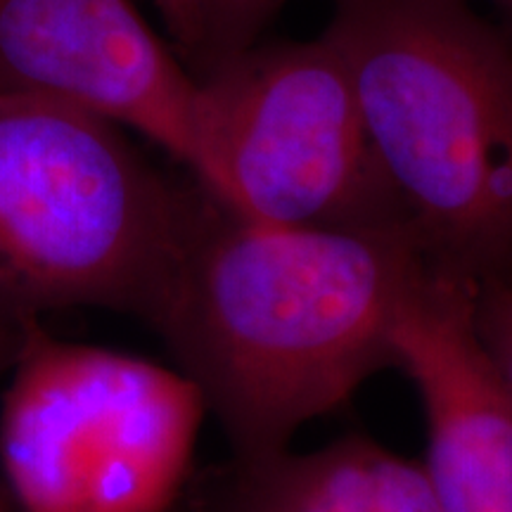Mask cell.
Here are the masks:
<instances>
[{
  "label": "cell",
  "mask_w": 512,
  "mask_h": 512,
  "mask_svg": "<svg viewBox=\"0 0 512 512\" xmlns=\"http://www.w3.org/2000/svg\"><path fill=\"white\" fill-rule=\"evenodd\" d=\"M19 335H22V328H0V382L10 373L12 361H15Z\"/></svg>",
  "instance_id": "cell-12"
},
{
  "label": "cell",
  "mask_w": 512,
  "mask_h": 512,
  "mask_svg": "<svg viewBox=\"0 0 512 512\" xmlns=\"http://www.w3.org/2000/svg\"><path fill=\"white\" fill-rule=\"evenodd\" d=\"M477 280L430 264L392 328L396 368L427 418V460L439 512H512V392L475 325Z\"/></svg>",
  "instance_id": "cell-7"
},
{
  "label": "cell",
  "mask_w": 512,
  "mask_h": 512,
  "mask_svg": "<svg viewBox=\"0 0 512 512\" xmlns=\"http://www.w3.org/2000/svg\"><path fill=\"white\" fill-rule=\"evenodd\" d=\"M475 325L486 354L512 392V283L505 275L477 280Z\"/></svg>",
  "instance_id": "cell-10"
},
{
  "label": "cell",
  "mask_w": 512,
  "mask_h": 512,
  "mask_svg": "<svg viewBox=\"0 0 512 512\" xmlns=\"http://www.w3.org/2000/svg\"><path fill=\"white\" fill-rule=\"evenodd\" d=\"M491 3L498 5L503 12H508V15L512 17V0H491Z\"/></svg>",
  "instance_id": "cell-13"
},
{
  "label": "cell",
  "mask_w": 512,
  "mask_h": 512,
  "mask_svg": "<svg viewBox=\"0 0 512 512\" xmlns=\"http://www.w3.org/2000/svg\"><path fill=\"white\" fill-rule=\"evenodd\" d=\"M0 512H8V505H5V501H3V496H0Z\"/></svg>",
  "instance_id": "cell-14"
},
{
  "label": "cell",
  "mask_w": 512,
  "mask_h": 512,
  "mask_svg": "<svg viewBox=\"0 0 512 512\" xmlns=\"http://www.w3.org/2000/svg\"><path fill=\"white\" fill-rule=\"evenodd\" d=\"M335 43L370 145L425 256L512 266V48L467 0H335ZM508 278V275H505Z\"/></svg>",
  "instance_id": "cell-2"
},
{
  "label": "cell",
  "mask_w": 512,
  "mask_h": 512,
  "mask_svg": "<svg viewBox=\"0 0 512 512\" xmlns=\"http://www.w3.org/2000/svg\"><path fill=\"white\" fill-rule=\"evenodd\" d=\"M0 95L91 112L190 174L197 76L133 0H0Z\"/></svg>",
  "instance_id": "cell-6"
},
{
  "label": "cell",
  "mask_w": 512,
  "mask_h": 512,
  "mask_svg": "<svg viewBox=\"0 0 512 512\" xmlns=\"http://www.w3.org/2000/svg\"><path fill=\"white\" fill-rule=\"evenodd\" d=\"M185 64L200 41V0H150Z\"/></svg>",
  "instance_id": "cell-11"
},
{
  "label": "cell",
  "mask_w": 512,
  "mask_h": 512,
  "mask_svg": "<svg viewBox=\"0 0 512 512\" xmlns=\"http://www.w3.org/2000/svg\"><path fill=\"white\" fill-rule=\"evenodd\" d=\"M195 76L190 176L223 207L273 226L411 230L328 36L254 43Z\"/></svg>",
  "instance_id": "cell-4"
},
{
  "label": "cell",
  "mask_w": 512,
  "mask_h": 512,
  "mask_svg": "<svg viewBox=\"0 0 512 512\" xmlns=\"http://www.w3.org/2000/svg\"><path fill=\"white\" fill-rule=\"evenodd\" d=\"M285 5L287 0H200V41L188 60L192 74L259 43Z\"/></svg>",
  "instance_id": "cell-9"
},
{
  "label": "cell",
  "mask_w": 512,
  "mask_h": 512,
  "mask_svg": "<svg viewBox=\"0 0 512 512\" xmlns=\"http://www.w3.org/2000/svg\"><path fill=\"white\" fill-rule=\"evenodd\" d=\"M195 197L112 121L0 95V328L64 309L150 323Z\"/></svg>",
  "instance_id": "cell-3"
},
{
  "label": "cell",
  "mask_w": 512,
  "mask_h": 512,
  "mask_svg": "<svg viewBox=\"0 0 512 512\" xmlns=\"http://www.w3.org/2000/svg\"><path fill=\"white\" fill-rule=\"evenodd\" d=\"M430 264L406 228L273 226L197 185L147 325L247 463L287 451L306 422L396 368L394 320Z\"/></svg>",
  "instance_id": "cell-1"
},
{
  "label": "cell",
  "mask_w": 512,
  "mask_h": 512,
  "mask_svg": "<svg viewBox=\"0 0 512 512\" xmlns=\"http://www.w3.org/2000/svg\"><path fill=\"white\" fill-rule=\"evenodd\" d=\"M0 403L19 512H166L207 406L181 370L22 325Z\"/></svg>",
  "instance_id": "cell-5"
},
{
  "label": "cell",
  "mask_w": 512,
  "mask_h": 512,
  "mask_svg": "<svg viewBox=\"0 0 512 512\" xmlns=\"http://www.w3.org/2000/svg\"><path fill=\"white\" fill-rule=\"evenodd\" d=\"M223 512H439L422 463L373 439L235 463Z\"/></svg>",
  "instance_id": "cell-8"
}]
</instances>
